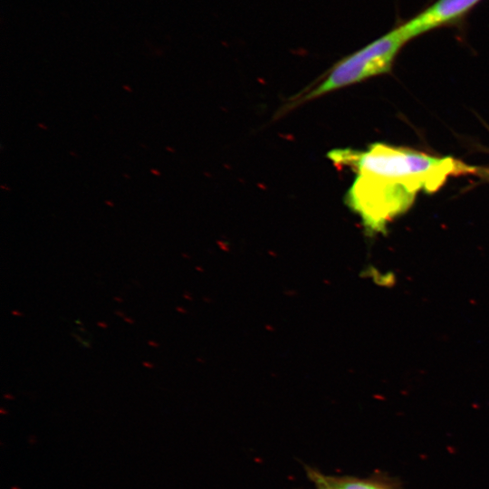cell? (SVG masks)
<instances>
[{
    "label": "cell",
    "mask_w": 489,
    "mask_h": 489,
    "mask_svg": "<svg viewBox=\"0 0 489 489\" xmlns=\"http://www.w3.org/2000/svg\"><path fill=\"white\" fill-rule=\"evenodd\" d=\"M328 158L355 172L345 196L347 206L370 235L405 214L420 192L434 193L450 177L476 174L477 168L453 157H439L376 142L365 150L336 149Z\"/></svg>",
    "instance_id": "cell-1"
},
{
    "label": "cell",
    "mask_w": 489,
    "mask_h": 489,
    "mask_svg": "<svg viewBox=\"0 0 489 489\" xmlns=\"http://www.w3.org/2000/svg\"><path fill=\"white\" fill-rule=\"evenodd\" d=\"M410 41L397 26L334 63L323 75L286 104L290 110L329 92L388 72L402 47Z\"/></svg>",
    "instance_id": "cell-2"
},
{
    "label": "cell",
    "mask_w": 489,
    "mask_h": 489,
    "mask_svg": "<svg viewBox=\"0 0 489 489\" xmlns=\"http://www.w3.org/2000/svg\"><path fill=\"white\" fill-rule=\"evenodd\" d=\"M482 0H436L434 4L401 24L409 40L431 30L455 24L465 17Z\"/></svg>",
    "instance_id": "cell-3"
},
{
    "label": "cell",
    "mask_w": 489,
    "mask_h": 489,
    "mask_svg": "<svg viewBox=\"0 0 489 489\" xmlns=\"http://www.w3.org/2000/svg\"><path fill=\"white\" fill-rule=\"evenodd\" d=\"M329 480L335 489H384L374 483L358 479H337L329 477Z\"/></svg>",
    "instance_id": "cell-4"
},
{
    "label": "cell",
    "mask_w": 489,
    "mask_h": 489,
    "mask_svg": "<svg viewBox=\"0 0 489 489\" xmlns=\"http://www.w3.org/2000/svg\"><path fill=\"white\" fill-rule=\"evenodd\" d=\"M312 477L316 483L318 489H335L331 484L329 477L322 476L316 473H312Z\"/></svg>",
    "instance_id": "cell-5"
},
{
    "label": "cell",
    "mask_w": 489,
    "mask_h": 489,
    "mask_svg": "<svg viewBox=\"0 0 489 489\" xmlns=\"http://www.w3.org/2000/svg\"><path fill=\"white\" fill-rule=\"evenodd\" d=\"M476 174L489 181V168H477Z\"/></svg>",
    "instance_id": "cell-6"
}]
</instances>
